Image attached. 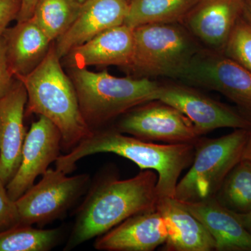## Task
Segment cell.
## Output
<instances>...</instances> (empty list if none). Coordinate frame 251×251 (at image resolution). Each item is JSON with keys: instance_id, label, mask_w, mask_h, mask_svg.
<instances>
[{"instance_id": "cell-31", "label": "cell", "mask_w": 251, "mask_h": 251, "mask_svg": "<svg viewBox=\"0 0 251 251\" xmlns=\"http://www.w3.org/2000/svg\"><path fill=\"white\" fill-rule=\"evenodd\" d=\"M242 17L251 25V0H245Z\"/></svg>"}, {"instance_id": "cell-21", "label": "cell", "mask_w": 251, "mask_h": 251, "mask_svg": "<svg viewBox=\"0 0 251 251\" xmlns=\"http://www.w3.org/2000/svg\"><path fill=\"white\" fill-rule=\"evenodd\" d=\"M82 3L77 0H40L31 18L51 42H54L76 19Z\"/></svg>"}, {"instance_id": "cell-24", "label": "cell", "mask_w": 251, "mask_h": 251, "mask_svg": "<svg viewBox=\"0 0 251 251\" xmlns=\"http://www.w3.org/2000/svg\"><path fill=\"white\" fill-rule=\"evenodd\" d=\"M223 53L251 72V25L242 16L236 23Z\"/></svg>"}, {"instance_id": "cell-10", "label": "cell", "mask_w": 251, "mask_h": 251, "mask_svg": "<svg viewBox=\"0 0 251 251\" xmlns=\"http://www.w3.org/2000/svg\"><path fill=\"white\" fill-rule=\"evenodd\" d=\"M153 100L171 105L184 114L195 126L200 136L220 128H251L250 120L186 84H159Z\"/></svg>"}, {"instance_id": "cell-4", "label": "cell", "mask_w": 251, "mask_h": 251, "mask_svg": "<svg viewBox=\"0 0 251 251\" xmlns=\"http://www.w3.org/2000/svg\"><path fill=\"white\" fill-rule=\"evenodd\" d=\"M82 116L92 130L99 129L131 109L152 100L159 83L148 77H116L107 71L71 68Z\"/></svg>"}, {"instance_id": "cell-32", "label": "cell", "mask_w": 251, "mask_h": 251, "mask_svg": "<svg viewBox=\"0 0 251 251\" xmlns=\"http://www.w3.org/2000/svg\"><path fill=\"white\" fill-rule=\"evenodd\" d=\"M77 1H80V3H83L85 0H77Z\"/></svg>"}, {"instance_id": "cell-33", "label": "cell", "mask_w": 251, "mask_h": 251, "mask_svg": "<svg viewBox=\"0 0 251 251\" xmlns=\"http://www.w3.org/2000/svg\"><path fill=\"white\" fill-rule=\"evenodd\" d=\"M130 0H128V2H130Z\"/></svg>"}, {"instance_id": "cell-19", "label": "cell", "mask_w": 251, "mask_h": 251, "mask_svg": "<svg viewBox=\"0 0 251 251\" xmlns=\"http://www.w3.org/2000/svg\"><path fill=\"white\" fill-rule=\"evenodd\" d=\"M2 37L8 64L16 78L34 70L45 58L52 44L31 18L8 27Z\"/></svg>"}, {"instance_id": "cell-27", "label": "cell", "mask_w": 251, "mask_h": 251, "mask_svg": "<svg viewBox=\"0 0 251 251\" xmlns=\"http://www.w3.org/2000/svg\"><path fill=\"white\" fill-rule=\"evenodd\" d=\"M22 0H0V37L10 23L17 21Z\"/></svg>"}, {"instance_id": "cell-7", "label": "cell", "mask_w": 251, "mask_h": 251, "mask_svg": "<svg viewBox=\"0 0 251 251\" xmlns=\"http://www.w3.org/2000/svg\"><path fill=\"white\" fill-rule=\"evenodd\" d=\"M91 182L87 173L69 176L57 168H49L40 181L16 201L21 225L41 227L62 219L87 192Z\"/></svg>"}, {"instance_id": "cell-8", "label": "cell", "mask_w": 251, "mask_h": 251, "mask_svg": "<svg viewBox=\"0 0 251 251\" xmlns=\"http://www.w3.org/2000/svg\"><path fill=\"white\" fill-rule=\"evenodd\" d=\"M176 79L219 92L251 113V72L222 52L201 49Z\"/></svg>"}, {"instance_id": "cell-22", "label": "cell", "mask_w": 251, "mask_h": 251, "mask_svg": "<svg viewBox=\"0 0 251 251\" xmlns=\"http://www.w3.org/2000/svg\"><path fill=\"white\" fill-rule=\"evenodd\" d=\"M64 230L19 225L0 232V251H50L62 242Z\"/></svg>"}, {"instance_id": "cell-15", "label": "cell", "mask_w": 251, "mask_h": 251, "mask_svg": "<svg viewBox=\"0 0 251 251\" xmlns=\"http://www.w3.org/2000/svg\"><path fill=\"white\" fill-rule=\"evenodd\" d=\"M168 232L156 209L128 218L96 238L94 247L103 251H152L166 242Z\"/></svg>"}, {"instance_id": "cell-13", "label": "cell", "mask_w": 251, "mask_h": 251, "mask_svg": "<svg viewBox=\"0 0 251 251\" xmlns=\"http://www.w3.org/2000/svg\"><path fill=\"white\" fill-rule=\"evenodd\" d=\"M27 94L16 78L11 90L0 99V179L7 184L21 162L27 132L24 125Z\"/></svg>"}, {"instance_id": "cell-9", "label": "cell", "mask_w": 251, "mask_h": 251, "mask_svg": "<svg viewBox=\"0 0 251 251\" xmlns=\"http://www.w3.org/2000/svg\"><path fill=\"white\" fill-rule=\"evenodd\" d=\"M115 129L146 141L195 144L200 138L191 120L171 105L153 100L122 115Z\"/></svg>"}, {"instance_id": "cell-29", "label": "cell", "mask_w": 251, "mask_h": 251, "mask_svg": "<svg viewBox=\"0 0 251 251\" xmlns=\"http://www.w3.org/2000/svg\"><path fill=\"white\" fill-rule=\"evenodd\" d=\"M235 214H237L244 227L251 233V211L246 214H237V213Z\"/></svg>"}, {"instance_id": "cell-12", "label": "cell", "mask_w": 251, "mask_h": 251, "mask_svg": "<svg viewBox=\"0 0 251 251\" xmlns=\"http://www.w3.org/2000/svg\"><path fill=\"white\" fill-rule=\"evenodd\" d=\"M245 0H199L181 24L207 49L224 52Z\"/></svg>"}, {"instance_id": "cell-5", "label": "cell", "mask_w": 251, "mask_h": 251, "mask_svg": "<svg viewBox=\"0 0 251 251\" xmlns=\"http://www.w3.org/2000/svg\"><path fill=\"white\" fill-rule=\"evenodd\" d=\"M134 51L128 69L137 77L177 78L201 50L181 23H153L133 29Z\"/></svg>"}, {"instance_id": "cell-30", "label": "cell", "mask_w": 251, "mask_h": 251, "mask_svg": "<svg viewBox=\"0 0 251 251\" xmlns=\"http://www.w3.org/2000/svg\"><path fill=\"white\" fill-rule=\"evenodd\" d=\"M242 160H247L251 162V128L249 131V138L243 151Z\"/></svg>"}, {"instance_id": "cell-18", "label": "cell", "mask_w": 251, "mask_h": 251, "mask_svg": "<svg viewBox=\"0 0 251 251\" xmlns=\"http://www.w3.org/2000/svg\"><path fill=\"white\" fill-rule=\"evenodd\" d=\"M156 209L168 232L163 251H216L215 241L207 229L175 198H160Z\"/></svg>"}, {"instance_id": "cell-3", "label": "cell", "mask_w": 251, "mask_h": 251, "mask_svg": "<svg viewBox=\"0 0 251 251\" xmlns=\"http://www.w3.org/2000/svg\"><path fill=\"white\" fill-rule=\"evenodd\" d=\"M60 60L52 42L40 64L16 79L27 91L25 115L35 114L52 122L60 132L62 150L67 153L90 136L92 130L82 116L75 87Z\"/></svg>"}, {"instance_id": "cell-20", "label": "cell", "mask_w": 251, "mask_h": 251, "mask_svg": "<svg viewBox=\"0 0 251 251\" xmlns=\"http://www.w3.org/2000/svg\"><path fill=\"white\" fill-rule=\"evenodd\" d=\"M199 0H130L125 25L135 29L153 23H181Z\"/></svg>"}, {"instance_id": "cell-11", "label": "cell", "mask_w": 251, "mask_h": 251, "mask_svg": "<svg viewBox=\"0 0 251 251\" xmlns=\"http://www.w3.org/2000/svg\"><path fill=\"white\" fill-rule=\"evenodd\" d=\"M62 150V136L49 119L39 116L31 124L23 145L21 164L6 184L10 198L16 201L42 176L51 163L57 161Z\"/></svg>"}, {"instance_id": "cell-25", "label": "cell", "mask_w": 251, "mask_h": 251, "mask_svg": "<svg viewBox=\"0 0 251 251\" xmlns=\"http://www.w3.org/2000/svg\"><path fill=\"white\" fill-rule=\"evenodd\" d=\"M6 186L0 179V232L21 225L16 201L10 198Z\"/></svg>"}, {"instance_id": "cell-14", "label": "cell", "mask_w": 251, "mask_h": 251, "mask_svg": "<svg viewBox=\"0 0 251 251\" xmlns=\"http://www.w3.org/2000/svg\"><path fill=\"white\" fill-rule=\"evenodd\" d=\"M128 6V0H85L72 25L54 42L59 58L100 33L125 24Z\"/></svg>"}, {"instance_id": "cell-17", "label": "cell", "mask_w": 251, "mask_h": 251, "mask_svg": "<svg viewBox=\"0 0 251 251\" xmlns=\"http://www.w3.org/2000/svg\"><path fill=\"white\" fill-rule=\"evenodd\" d=\"M178 202L207 229L215 241L216 251H251V232L237 214L216 198L201 202Z\"/></svg>"}, {"instance_id": "cell-28", "label": "cell", "mask_w": 251, "mask_h": 251, "mask_svg": "<svg viewBox=\"0 0 251 251\" xmlns=\"http://www.w3.org/2000/svg\"><path fill=\"white\" fill-rule=\"evenodd\" d=\"M40 0H22L21 9L17 19V22L27 21L32 16L36 5Z\"/></svg>"}, {"instance_id": "cell-1", "label": "cell", "mask_w": 251, "mask_h": 251, "mask_svg": "<svg viewBox=\"0 0 251 251\" xmlns=\"http://www.w3.org/2000/svg\"><path fill=\"white\" fill-rule=\"evenodd\" d=\"M157 183L158 175L151 170L126 179L111 173L97 175L77 208L64 251L103 235L131 216L156 209L159 199Z\"/></svg>"}, {"instance_id": "cell-23", "label": "cell", "mask_w": 251, "mask_h": 251, "mask_svg": "<svg viewBox=\"0 0 251 251\" xmlns=\"http://www.w3.org/2000/svg\"><path fill=\"white\" fill-rule=\"evenodd\" d=\"M215 198L234 213L250 212L251 162L241 160L226 176Z\"/></svg>"}, {"instance_id": "cell-26", "label": "cell", "mask_w": 251, "mask_h": 251, "mask_svg": "<svg viewBox=\"0 0 251 251\" xmlns=\"http://www.w3.org/2000/svg\"><path fill=\"white\" fill-rule=\"evenodd\" d=\"M16 77L10 69L6 57V46L2 36L0 37V99L2 98L14 85Z\"/></svg>"}, {"instance_id": "cell-6", "label": "cell", "mask_w": 251, "mask_h": 251, "mask_svg": "<svg viewBox=\"0 0 251 251\" xmlns=\"http://www.w3.org/2000/svg\"><path fill=\"white\" fill-rule=\"evenodd\" d=\"M249 131L239 128L218 138H199L191 168L176 185L175 199L196 202L215 198L229 172L242 160Z\"/></svg>"}, {"instance_id": "cell-2", "label": "cell", "mask_w": 251, "mask_h": 251, "mask_svg": "<svg viewBox=\"0 0 251 251\" xmlns=\"http://www.w3.org/2000/svg\"><path fill=\"white\" fill-rule=\"evenodd\" d=\"M103 153H115L130 160L140 171L157 172L159 198H174L180 175L192 163L195 144L153 143L115 128L94 130L76 148L61 154L54 162L55 168L70 174L82 158Z\"/></svg>"}, {"instance_id": "cell-16", "label": "cell", "mask_w": 251, "mask_h": 251, "mask_svg": "<svg viewBox=\"0 0 251 251\" xmlns=\"http://www.w3.org/2000/svg\"><path fill=\"white\" fill-rule=\"evenodd\" d=\"M134 51L133 29L123 24L100 33L65 56L71 68L117 66L128 69Z\"/></svg>"}]
</instances>
